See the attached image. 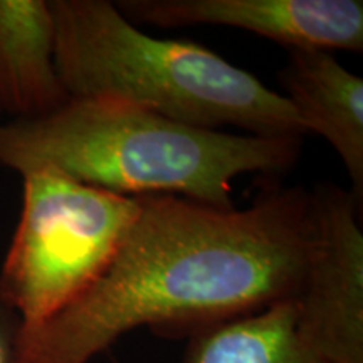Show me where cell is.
Segmentation results:
<instances>
[{
    "label": "cell",
    "mask_w": 363,
    "mask_h": 363,
    "mask_svg": "<svg viewBox=\"0 0 363 363\" xmlns=\"http://www.w3.org/2000/svg\"><path fill=\"white\" fill-rule=\"evenodd\" d=\"M140 206L101 278L21 330L22 363H89L140 326L190 338L296 298L315 247L311 192L276 187L244 208L175 195H145Z\"/></svg>",
    "instance_id": "cell-1"
},
{
    "label": "cell",
    "mask_w": 363,
    "mask_h": 363,
    "mask_svg": "<svg viewBox=\"0 0 363 363\" xmlns=\"http://www.w3.org/2000/svg\"><path fill=\"white\" fill-rule=\"evenodd\" d=\"M301 142L180 123L120 98H71L48 116L0 123V165L19 175L52 169L126 197L230 208L238 177L286 174Z\"/></svg>",
    "instance_id": "cell-2"
},
{
    "label": "cell",
    "mask_w": 363,
    "mask_h": 363,
    "mask_svg": "<svg viewBox=\"0 0 363 363\" xmlns=\"http://www.w3.org/2000/svg\"><path fill=\"white\" fill-rule=\"evenodd\" d=\"M71 98H120L172 120L249 135H310L293 104L201 44L145 34L108 0H49Z\"/></svg>",
    "instance_id": "cell-3"
},
{
    "label": "cell",
    "mask_w": 363,
    "mask_h": 363,
    "mask_svg": "<svg viewBox=\"0 0 363 363\" xmlns=\"http://www.w3.org/2000/svg\"><path fill=\"white\" fill-rule=\"evenodd\" d=\"M22 208L0 267V299L22 330L43 325L106 272L140 214V197L52 169L22 174Z\"/></svg>",
    "instance_id": "cell-4"
},
{
    "label": "cell",
    "mask_w": 363,
    "mask_h": 363,
    "mask_svg": "<svg viewBox=\"0 0 363 363\" xmlns=\"http://www.w3.org/2000/svg\"><path fill=\"white\" fill-rule=\"evenodd\" d=\"M311 206L315 247L294 298L298 335L328 363H363V203L321 184Z\"/></svg>",
    "instance_id": "cell-5"
},
{
    "label": "cell",
    "mask_w": 363,
    "mask_h": 363,
    "mask_svg": "<svg viewBox=\"0 0 363 363\" xmlns=\"http://www.w3.org/2000/svg\"><path fill=\"white\" fill-rule=\"evenodd\" d=\"M133 24L224 26L289 51H363L362 0H120Z\"/></svg>",
    "instance_id": "cell-6"
},
{
    "label": "cell",
    "mask_w": 363,
    "mask_h": 363,
    "mask_svg": "<svg viewBox=\"0 0 363 363\" xmlns=\"http://www.w3.org/2000/svg\"><path fill=\"white\" fill-rule=\"evenodd\" d=\"M305 123L333 147L352 180L350 192L363 203V79L331 52L289 51L279 74Z\"/></svg>",
    "instance_id": "cell-7"
},
{
    "label": "cell",
    "mask_w": 363,
    "mask_h": 363,
    "mask_svg": "<svg viewBox=\"0 0 363 363\" xmlns=\"http://www.w3.org/2000/svg\"><path fill=\"white\" fill-rule=\"evenodd\" d=\"M49 0H0V115L38 120L71 96L56 67Z\"/></svg>",
    "instance_id": "cell-8"
},
{
    "label": "cell",
    "mask_w": 363,
    "mask_h": 363,
    "mask_svg": "<svg viewBox=\"0 0 363 363\" xmlns=\"http://www.w3.org/2000/svg\"><path fill=\"white\" fill-rule=\"evenodd\" d=\"M184 363H328L303 342L294 299L214 325L189 338Z\"/></svg>",
    "instance_id": "cell-9"
},
{
    "label": "cell",
    "mask_w": 363,
    "mask_h": 363,
    "mask_svg": "<svg viewBox=\"0 0 363 363\" xmlns=\"http://www.w3.org/2000/svg\"><path fill=\"white\" fill-rule=\"evenodd\" d=\"M21 330L19 316L0 299V363H22Z\"/></svg>",
    "instance_id": "cell-10"
}]
</instances>
